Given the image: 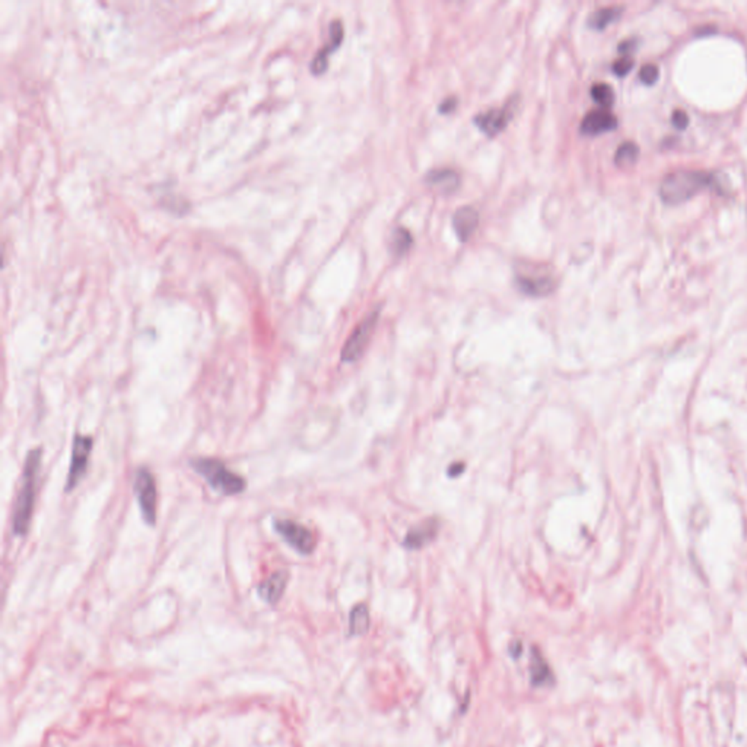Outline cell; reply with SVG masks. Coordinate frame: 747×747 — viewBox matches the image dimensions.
I'll return each instance as SVG.
<instances>
[{"label":"cell","instance_id":"cell-9","mask_svg":"<svg viewBox=\"0 0 747 747\" xmlns=\"http://www.w3.org/2000/svg\"><path fill=\"white\" fill-rule=\"evenodd\" d=\"M618 127V119L616 115L610 113L606 108H597L584 117L581 122V131L584 135L589 136H597L602 133H607Z\"/></svg>","mask_w":747,"mask_h":747},{"label":"cell","instance_id":"cell-14","mask_svg":"<svg viewBox=\"0 0 747 747\" xmlns=\"http://www.w3.org/2000/svg\"><path fill=\"white\" fill-rule=\"evenodd\" d=\"M479 225V213L472 206H463L459 208L452 216V227L454 231L459 236V238L466 243L468 238L473 236Z\"/></svg>","mask_w":747,"mask_h":747},{"label":"cell","instance_id":"cell-15","mask_svg":"<svg viewBox=\"0 0 747 747\" xmlns=\"http://www.w3.org/2000/svg\"><path fill=\"white\" fill-rule=\"evenodd\" d=\"M425 181L428 186L436 188L441 193H452L456 192L460 186V175L454 170L450 168H436L431 170L425 175Z\"/></svg>","mask_w":747,"mask_h":747},{"label":"cell","instance_id":"cell-17","mask_svg":"<svg viewBox=\"0 0 747 747\" xmlns=\"http://www.w3.org/2000/svg\"><path fill=\"white\" fill-rule=\"evenodd\" d=\"M621 15H622V8L621 6L602 8V9L596 10L591 15V17L589 18V25L591 28L597 29V31H602V29H605L606 26H609L614 21H618L621 18Z\"/></svg>","mask_w":747,"mask_h":747},{"label":"cell","instance_id":"cell-4","mask_svg":"<svg viewBox=\"0 0 747 747\" xmlns=\"http://www.w3.org/2000/svg\"><path fill=\"white\" fill-rule=\"evenodd\" d=\"M133 489H135V495H136L143 521L148 525H155L158 492H156L155 477L148 467L138 468Z\"/></svg>","mask_w":747,"mask_h":747},{"label":"cell","instance_id":"cell-26","mask_svg":"<svg viewBox=\"0 0 747 747\" xmlns=\"http://www.w3.org/2000/svg\"><path fill=\"white\" fill-rule=\"evenodd\" d=\"M637 46H638V41L635 38H627V40H625V41H622L619 44V51L623 53V54H627V53L634 51L637 49Z\"/></svg>","mask_w":747,"mask_h":747},{"label":"cell","instance_id":"cell-10","mask_svg":"<svg viewBox=\"0 0 747 747\" xmlns=\"http://www.w3.org/2000/svg\"><path fill=\"white\" fill-rule=\"evenodd\" d=\"M516 284L524 295L534 298L548 297L556 289V279L549 274H520L516 277Z\"/></svg>","mask_w":747,"mask_h":747},{"label":"cell","instance_id":"cell-24","mask_svg":"<svg viewBox=\"0 0 747 747\" xmlns=\"http://www.w3.org/2000/svg\"><path fill=\"white\" fill-rule=\"evenodd\" d=\"M671 124L679 130H684L687 124H689V115L683 110H675L671 114Z\"/></svg>","mask_w":747,"mask_h":747},{"label":"cell","instance_id":"cell-23","mask_svg":"<svg viewBox=\"0 0 747 747\" xmlns=\"http://www.w3.org/2000/svg\"><path fill=\"white\" fill-rule=\"evenodd\" d=\"M634 65H635L634 58L625 56V57H622V58H618V60L613 63L611 69H613V72H614V75H618V76H626L627 73L632 70Z\"/></svg>","mask_w":747,"mask_h":747},{"label":"cell","instance_id":"cell-20","mask_svg":"<svg viewBox=\"0 0 747 747\" xmlns=\"http://www.w3.org/2000/svg\"><path fill=\"white\" fill-rule=\"evenodd\" d=\"M413 244V237L409 229L399 227L393 231L391 236V250L395 256H403Z\"/></svg>","mask_w":747,"mask_h":747},{"label":"cell","instance_id":"cell-16","mask_svg":"<svg viewBox=\"0 0 747 747\" xmlns=\"http://www.w3.org/2000/svg\"><path fill=\"white\" fill-rule=\"evenodd\" d=\"M530 675H532V683L534 686L550 684L552 680H553L552 679V671H550L546 660L543 657H541V654L536 648L533 650V655H532Z\"/></svg>","mask_w":747,"mask_h":747},{"label":"cell","instance_id":"cell-19","mask_svg":"<svg viewBox=\"0 0 747 747\" xmlns=\"http://www.w3.org/2000/svg\"><path fill=\"white\" fill-rule=\"evenodd\" d=\"M639 158V146L635 142H623L614 155V163L619 167H631Z\"/></svg>","mask_w":747,"mask_h":747},{"label":"cell","instance_id":"cell-6","mask_svg":"<svg viewBox=\"0 0 747 747\" xmlns=\"http://www.w3.org/2000/svg\"><path fill=\"white\" fill-rule=\"evenodd\" d=\"M273 529L286 543L301 555H311L315 549V537L310 529L289 518H276Z\"/></svg>","mask_w":747,"mask_h":747},{"label":"cell","instance_id":"cell-2","mask_svg":"<svg viewBox=\"0 0 747 747\" xmlns=\"http://www.w3.org/2000/svg\"><path fill=\"white\" fill-rule=\"evenodd\" d=\"M712 174L692 170H679L666 175L658 192H660V197L664 203L680 204L696 196L702 190L712 187Z\"/></svg>","mask_w":747,"mask_h":747},{"label":"cell","instance_id":"cell-21","mask_svg":"<svg viewBox=\"0 0 747 747\" xmlns=\"http://www.w3.org/2000/svg\"><path fill=\"white\" fill-rule=\"evenodd\" d=\"M591 97L600 107L606 108V110H609L611 107L613 102H614L613 88L610 85H607V83H603V82L594 83L591 86Z\"/></svg>","mask_w":747,"mask_h":747},{"label":"cell","instance_id":"cell-11","mask_svg":"<svg viewBox=\"0 0 747 747\" xmlns=\"http://www.w3.org/2000/svg\"><path fill=\"white\" fill-rule=\"evenodd\" d=\"M330 40L329 42L326 44V46L321 49L313 58L311 62V72L314 73V75H321V73H325L327 66H329V56L338 49L342 41H343V37H345V29H343V25L339 19H336L330 24Z\"/></svg>","mask_w":747,"mask_h":747},{"label":"cell","instance_id":"cell-13","mask_svg":"<svg viewBox=\"0 0 747 747\" xmlns=\"http://www.w3.org/2000/svg\"><path fill=\"white\" fill-rule=\"evenodd\" d=\"M288 581H289L288 570L285 569L276 570L274 574H272L269 578H266L265 581L258 584L257 594L265 603L276 605L284 596Z\"/></svg>","mask_w":747,"mask_h":747},{"label":"cell","instance_id":"cell-25","mask_svg":"<svg viewBox=\"0 0 747 747\" xmlns=\"http://www.w3.org/2000/svg\"><path fill=\"white\" fill-rule=\"evenodd\" d=\"M457 102H459V101H457L456 97H448V98H445V99L441 102V104H439V113L448 114V113L454 111V108L457 107Z\"/></svg>","mask_w":747,"mask_h":747},{"label":"cell","instance_id":"cell-27","mask_svg":"<svg viewBox=\"0 0 747 747\" xmlns=\"http://www.w3.org/2000/svg\"><path fill=\"white\" fill-rule=\"evenodd\" d=\"M464 470V464L463 463H454L448 467V476L454 477V476H459L461 475Z\"/></svg>","mask_w":747,"mask_h":747},{"label":"cell","instance_id":"cell-7","mask_svg":"<svg viewBox=\"0 0 747 747\" xmlns=\"http://www.w3.org/2000/svg\"><path fill=\"white\" fill-rule=\"evenodd\" d=\"M378 318H379V309L370 313L355 327V330L349 336V339L346 340L342 349L340 358L343 362H355L363 355L365 349H367L372 338V333L378 323Z\"/></svg>","mask_w":747,"mask_h":747},{"label":"cell","instance_id":"cell-18","mask_svg":"<svg viewBox=\"0 0 747 747\" xmlns=\"http://www.w3.org/2000/svg\"><path fill=\"white\" fill-rule=\"evenodd\" d=\"M370 629V611L365 605H358L350 611L349 631L352 635H363Z\"/></svg>","mask_w":747,"mask_h":747},{"label":"cell","instance_id":"cell-5","mask_svg":"<svg viewBox=\"0 0 747 747\" xmlns=\"http://www.w3.org/2000/svg\"><path fill=\"white\" fill-rule=\"evenodd\" d=\"M94 447V438L91 435H75L72 443L70 467L65 483V492L69 493L75 489L81 480L85 477L88 464Z\"/></svg>","mask_w":747,"mask_h":747},{"label":"cell","instance_id":"cell-8","mask_svg":"<svg viewBox=\"0 0 747 747\" xmlns=\"http://www.w3.org/2000/svg\"><path fill=\"white\" fill-rule=\"evenodd\" d=\"M520 95H512L501 108H492L475 117V124L488 136H496L508 126L520 106Z\"/></svg>","mask_w":747,"mask_h":747},{"label":"cell","instance_id":"cell-1","mask_svg":"<svg viewBox=\"0 0 747 747\" xmlns=\"http://www.w3.org/2000/svg\"><path fill=\"white\" fill-rule=\"evenodd\" d=\"M41 460H42V450L40 447L28 451L25 457L21 488L17 495V501H15V509H13V517H12V532L15 536H25L29 530V525H31L34 502H35L37 479L40 475Z\"/></svg>","mask_w":747,"mask_h":747},{"label":"cell","instance_id":"cell-22","mask_svg":"<svg viewBox=\"0 0 747 747\" xmlns=\"http://www.w3.org/2000/svg\"><path fill=\"white\" fill-rule=\"evenodd\" d=\"M658 76H660V70H658V66L654 63L643 65L639 70V79L646 85H654Z\"/></svg>","mask_w":747,"mask_h":747},{"label":"cell","instance_id":"cell-3","mask_svg":"<svg viewBox=\"0 0 747 747\" xmlns=\"http://www.w3.org/2000/svg\"><path fill=\"white\" fill-rule=\"evenodd\" d=\"M190 467L206 480L208 485L222 495H240L245 491L247 482L240 475L233 473L227 464L217 459L197 457L188 461Z\"/></svg>","mask_w":747,"mask_h":747},{"label":"cell","instance_id":"cell-12","mask_svg":"<svg viewBox=\"0 0 747 747\" xmlns=\"http://www.w3.org/2000/svg\"><path fill=\"white\" fill-rule=\"evenodd\" d=\"M439 529V521L436 518H429L420 523L419 525H415L413 529H410L403 540L404 548L410 550H418L423 546L429 545L431 541L435 540Z\"/></svg>","mask_w":747,"mask_h":747}]
</instances>
